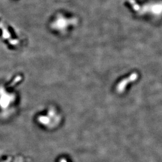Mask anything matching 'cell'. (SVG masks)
Returning a JSON list of instances; mask_svg holds the SVG:
<instances>
[{"mask_svg": "<svg viewBox=\"0 0 162 162\" xmlns=\"http://www.w3.org/2000/svg\"><path fill=\"white\" fill-rule=\"evenodd\" d=\"M130 3L132 4L133 5V7L134 9V10H136V11H138L140 9V7L138 6V5L136 4V3L135 4V2L134 0H130Z\"/></svg>", "mask_w": 162, "mask_h": 162, "instance_id": "obj_1", "label": "cell"}, {"mask_svg": "<svg viewBox=\"0 0 162 162\" xmlns=\"http://www.w3.org/2000/svg\"><path fill=\"white\" fill-rule=\"evenodd\" d=\"M60 162H67V160L65 159H62L60 160Z\"/></svg>", "mask_w": 162, "mask_h": 162, "instance_id": "obj_2", "label": "cell"}]
</instances>
